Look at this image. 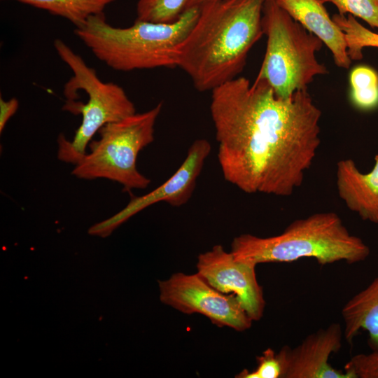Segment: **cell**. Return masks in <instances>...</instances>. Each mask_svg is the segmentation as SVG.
I'll use <instances>...</instances> for the list:
<instances>
[{"mask_svg": "<svg viewBox=\"0 0 378 378\" xmlns=\"http://www.w3.org/2000/svg\"><path fill=\"white\" fill-rule=\"evenodd\" d=\"M210 113L227 182L280 197L302 186L321 144V111L307 89L282 99L263 80L238 77L211 91Z\"/></svg>", "mask_w": 378, "mask_h": 378, "instance_id": "6da1fadb", "label": "cell"}, {"mask_svg": "<svg viewBox=\"0 0 378 378\" xmlns=\"http://www.w3.org/2000/svg\"><path fill=\"white\" fill-rule=\"evenodd\" d=\"M265 0H211L181 44L177 66L200 92L212 91L240 74L263 34Z\"/></svg>", "mask_w": 378, "mask_h": 378, "instance_id": "7a4b0ae2", "label": "cell"}, {"mask_svg": "<svg viewBox=\"0 0 378 378\" xmlns=\"http://www.w3.org/2000/svg\"><path fill=\"white\" fill-rule=\"evenodd\" d=\"M200 7L186 9L170 23L136 20L130 27L109 24L103 13L91 16L74 29L92 54L115 71L177 66L178 48L195 24Z\"/></svg>", "mask_w": 378, "mask_h": 378, "instance_id": "3957f363", "label": "cell"}, {"mask_svg": "<svg viewBox=\"0 0 378 378\" xmlns=\"http://www.w3.org/2000/svg\"><path fill=\"white\" fill-rule=\"evenodd\" d=\"M231 253L236 259L255 265L303 258H314L325 265L339 261L362 262L370 250L362 239L350 233L336 213L327 211L295 220L272 237L240 234L233 239Z\"/></svg>", "mask_w": 378, "mask_h": 378, "instance_id": "277c9868", "label": "cell"}, {"mask_svg": "<svg viewBox=\"0 0 378 378\" xmlns=\"http://www.w3.org/2000/svg\"><path fill=\"white\" fill-rule=\"evenodd\" d=\"M53 45L73 73L64 85L66 102L62 109L82 116L81 124L71 140L63 134L59 135L57 158L75 165L85 157L87 146L103 126L134 114L136 109L122 87L102 81L95 69L63 41L57 38Z\"/></svg>", "mask_w": 378, "mask_h": 378, "instance_id": "5b68a950", "label": "cell"}, {"mask_svg": "<svg viewBox=\"0 0 378 378\" xmlns=\"http://www.w3.org/2000/svg\"><path fill=\"white\" fill-rule=\"evenodd\" d=\"M262 28L265 55L256 80L266 82L277 97L286 99L307 89L314 78L328 73L317 60L322 41L295 21L276 0H265Z\"/></svg>", "mask_w": 378, "mask_h": 378, "instance_id": "8992f818", "label": "cell"}, {"mask_svg": "<svg viewBox=\"0 0 378 378\" xmlns=\"http://www.w3.org/2000/svg\"><path fill=\"white\" fill-rule=\"evenodd\" d=\"M162 108L135 113L110 122L99 130V139L90 143V152L76 164L71 174L81 179L106 178L126 190L144 189L150 180L137 169L139 152L154 140L155 125Z\"/></svg>", "mask_w": 378, "mask_h": 378, "instance_id": "52a82bcc", "label": "cell"}, {"mask_svg": "<svg viewBox=\"0 0 378 378\" xmlns=\"http://www.w3.org/2000/svg\"><path fill=\"white\" fill-rule=\"evenodd\" d=\"M158 284L160 301L182 313L200 314L218 326L237 331L246 330L252 325L234 295L217 290L197 273H176Z\"/></svg>", "mask_w": 378, "mask_h": 378, "instance_id": "ba28073f", "label": "cell"}, {"mask_svg": "<svg viewBox=\"0 0 378 378\" xmlns=\"http://www.w3.org/2000/svg\"><path fill=\"white\" fill-rule=\"evenodd\" d=\"M211 149V146L206 139H196L189 147L186 157L178 169L165 182L146 195L132 197L122 210L91 226L88 233L106 237L129 218L158 202H167L176 207L186 204L193 193L197 178Z\"/></svg>", "mask_w": 378, "mask_h": 378, "instance_id": "9c48e42d", "label": "cell"}, {"mask_svg": "<svg viewBox=\"0 0 378 378\" xmlns=\"http://www.w3.org/2000/svg\"><path fill=\"white\" fill-rule=\"evenodd\" d=\"M255 267L236 259L221 245L201 253L197 262V274L220 293L234 295L253 321L261 319L265 307Z\"/></svg>", "mask_w": 378, "mask_h": 378, "instance_id": "30bf717a", "label": "cell"}, {"mask_svg": "<svg viewBox=\"0 0 378 378\" xmlns=\"http://www.w3.org/2000/svg\"><path fill=\"white\" fill-rule=\"evenodd\" d=\"M343 337L341 325L333 323L309 335L295 347L283 346L277 353L282 365L281 378H354L329 362L331 355L342 348Z\"/></svg>", "mask_w": 378, "mask_h": 378, "instance_id": "8fae6325", "label": "cell"}, {"mask_svg": "<svg viewBox=\"0 0 378 378\" xmlns=\"http://www.w3.org/2000/svg\"><path fill=\"white\" fill-rule=\"evenodd\" d=\"M368 173L361 172L354 161L344 159L337 163L336 186L346 206L363 220L378 225V154Z\"/></svg>", "mask_w": 378, "mask_h": 378, "instance_id": "7c38bea8", "label": "cell"}, {"mask_svg": "<svg viewBox=\"0 0 378 378\" xmlns=\"http://www.w3.org/2000/svg\"><path fill=\"white\" fill-rule=\"evenodd\" d=\"M276 1L295 21L322 41L331 51L337 66L349 68L351 59L344 34L330 18L323 4L318 0Z\"/></svg>", "mask_w": 378, "mask_h": 378, "instance_id": "4fadbf2b", "label": "cell"}, {"mask_svg": "<svg viewBox=\"0 0 378 378\" xmlns=\"http://www.w3.org/2000/svg\"><path fill=\"white\" fill-rule=\"evenodd\" d=\"M344 337L351 344L360 330L368 334V345L378 351V276L343 307Z\"/></svg>", "mask_w": 378, "mask_h": 378, "instance_id": "5bb4252c", "label": "cell"}, {"mask_svg": "<svg viewBox=\"0 0 378 378\" xmlns=\"http://www.w3.org/2000/svg\"><path fill=\"white\" fill-rule=\"evenodd\" d=\"M45 10L70 21L76 28L84 25L92 15L104 13L115 0H13Z\"/></svg>", "mask_w": 378, "mask_h": 378, "instance_id": "9a60e30c", "label": "cell"}, {"mask_svg": "<svg viewBox=\"0 0 378 378\" xmlns=\"http://www.w3.org/2000/svg\"><path fill=\"white\" fill-rule=\"evenodd\" d=\"M332 19L344 34L348 55L351 60L361 59L364 48H378V34L363 26L354 15L337 13Z\"/></svg>", "mask_w": 378, "mask_h": 378, "instance_id": "2e32d148", "label": "cell"}, {"mask_svg": "<svg viewBox=\"0 0 378 378\" xmlns=\"http://www.w3.org/2000/svg\"><path fill=\"white\" fill-rule=\"evenodd\" d=\"M351 100L354 106L369 111L378 106V74L370 67L360 66L350 74Z\"/></svg>", "mask_w": 378, "mask_h": 378, "instance_id": "e0dca14e", "label": "cell"}, {"mask_svg": "<svg viewBox=\"0 0 378 378\" xmlns=\"http://www.w3.org/2000/svg\"><path fill=\"white\" fill-rule=\"evenodd\" d=\"M187 2L188 0H138L136 20L172 22L185 10Z\"/></svg>", "mask_w": 378, "mask_h": 378, "instance_id": "ac0fdd59", "label": "cell"}, {"mask_svg": "<svg viewBox=\"0 0 378 378\" xmlns=\"http://www.w3.org/2000/svg\"><path fill=\"white\" fill-rule=\"evenodd\" d=\"M322 4H334L338 13L350 14L366 22L372 28L378 29V0H318Z\"/></svg>", "mask_w": 378, "mask_h": 378, "instance_id": "d6986e66", "label": "cell"}, {"mask_svg": "<svg viewBox=\"0 0 378 378\" xmlns=\"http://www.w3.org/2000/svg\"><path fill=\"white\" fill-rule=\"evenodd\" d=\"M257 366L252 370L246 369L235 376L237 378H281L282 365L273 349L268 348L257 357Z\"/></svg>", "mask_w": 378, "mask_h": 378, "instance_id": "ffe728a7", "label": "cell"}, {"mask_svg": "<svg viewBox=\"0 0 378 378\" xmlns=\"http://www.w3.org/2000/svg\"><path fill=\"white\" fill-rule=\"evenodd\" d=\"M344 370L355 378H378V351L354 356L345 364Z\"/></svg>", "mask_w": 378, "mask_h": 378, "instance_id": "44dd1931", "label": "cell"}, {"mask_svg": "<svg viewBox=\"0 0 378 378\" xmlns=\"http://www.w3.org/2000/svg\"><path fill=\"white\" fill-rule=\"evenodd\" d=\"M19 102L16 98L5 101L0 98V132L1 133L10 118L16 113Z\"/></svg>", "mask_w": 378, "mask_h": 378, "instance_id": "7402d4cb", "label": "cell"}, {"mask_svg": "<svg viewBox=\"0 0 378 378\" xmlns=\"http://www.w3.org/2000/svg\"><path fill=\"white\" fill-rule=\"evenodd\" d=\"M209 1H211V0H188L186 9L191 8V7H196V6L199 7L204 3Z\"/></svg>", "mask_w": 378, "mask_h": 378, "instance_id": "603a6c76", "label": "cell"}]
</instances>
